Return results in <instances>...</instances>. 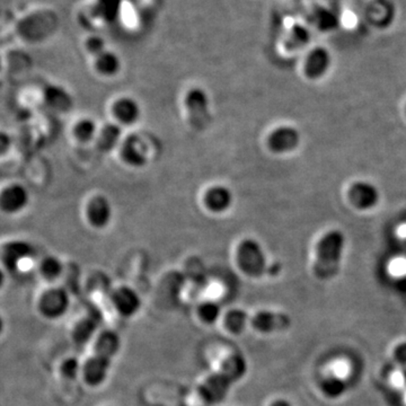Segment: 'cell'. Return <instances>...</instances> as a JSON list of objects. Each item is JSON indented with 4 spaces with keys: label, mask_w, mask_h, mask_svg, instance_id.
I'll return each mask as SVG.
<instances>
[{
    "label": "cell",
    "mask_w": 406,
    "mask_h": 406,
    "mask_svg": "<svg viewBox=\"0 0 406 406\" xmlns=\"http://www.w3.org/2000/svg\"><path fill=\"white\" fill-rule=\"evenodd\" d=\"M247 361L242 354L227 356L218 370L208 376L198 387V394L205 403H222L231 392V387L245 377Z\"/></svg>",
    "instance_id": "cell-1"
},
{
    "label": "cell",
    "mask_w": 406,
    "mask_h": 406,
    "mask_svg": "<svg viewBox=\"0 0 406 406\" xmlns=\"http://www.w3.org/2000/svg\"><path fill=\"white\" fill-rule=\"evenodd\" d=\"M121 348L120 336L106 330L99 336L93 356L84 365V379L92 387L102 385L108 377L112 361Z\"/></svg>",
    "instance_id": "cell-2"
},
{
    "label": "cell",
    "mask_w": 406,
    "mask_h": 406,
    "mask_svg": "<svg viewBox=\"0 0 406 406\" xmlns=\"http://www.w3.org/2000/svg\"><path fill=\"white\" fill-rule=\"evenodd\" d=\"M345 237L338 231L325 235L316 246L313 273L316 279L331 281L335 279L342 266Z\"/></svg>",
    "instance_id": "cell-3"
},
{
    "label": "cell",
    "mask_w": 406,
    "mask_h": 406,
    "mask_svg": "<svg viewBox=\"0 0 406 406\" xmlns=\"http://www.w3.org/2000/svg\"><path fill=\"white\" fill-rule=\"evenodd\" d=\"M236 263L240 271L249 278H261L270 271L263 247L253 238H245L238 244Z\"/></svg>",
    "instance_id": "cell-4"
},
{
    "label": "cell",
    "mask_w": 406,
    "mask_h": 406,
    "mask_svg": "<svg viewBox=\"0 0 406 406\" xmlns=\"http://www.w3.org/2000/svg\"><path fill=\"white\" fill-rule=\"evenodd\" d=\"M184 106L191 126L203 130L210 122V97L201 87H192L185 93Z\"/></svg>",
    "instance_id": "cell-5"
},
{
    "label": "cell",
    "mask_w": 406,
    "mask_h": 406,
    "mask_svg": "<svg viewBox=\"0 0 406 406\" xmlns=\"http://www.w3.org/2000/svg\"><path fill=\"white\" fill-rule=\"evenodd\" d=\"M249 325L253 330L262 334L284 333L291 328V317L279 310H259L249 319Z\"/></svg>",
    "instance_id": "cell-6"
},
{
    "label": "cell",
    "mask_w": 406,
    "mask_h": 406,
    "mask_svg": "<svg viewBox=\"0 0 406 406\" xmlns=\"http://www.w3.org/2000/svg\"><path fill=\"white\" fill-rule=\"evenodd\" d=\"M86 218L93 229H106L113 218L111 201L101 194L92 196L86 205Z\"/></svg>",
    "instance_id": "cell-7"
},
{
    "label": "cell",
    "mask_w": 406,
    "mask_h": 406,
    "mask_svg": "<svg viewBox=\"0 0 406 406\" xmlns=\"http://www.w3.org/2000/svg\"><path fill=\"white\" fill-rule=\"evenodd\" d=\"M234 202V193L224 184L212 185L203 194V205L211 214H225L233 207Z\"/></svg>",
    "instance_id": "cell-8"
},
{
    "label": "cell",
    "mask_w": 406,
    "mask_h": 406,
    "mask_svg": "<svg viewBox=\"0 0 406 406\" xmlns=\"http://www.w3.org/2000/svg\"><path fill=\"white\" fill-rule=\"evenodd\" d=\"M29 203V192L21 184H10L0 192V210L15 215L23 211Z\"/></svg>",
    "instance_id": "cell-9"
},
{
    "label": "cell",
    "mask_w": 406,
    "mask_h": 406,
    "mask_svg": "<svg viewBox=\"0 0 406 406\" xmlns=\"http://www.w3.org/2000/svg\"><path fill=\"white\" fill-rule=\"evenodd\" d=\"M69 297L62 288H53L44 292L40 300V310L45 317L58 319L67 312Z\"/></svg>",
    "instance_id": "cell-10"
},
{
    "label": "cell",
    "mask_w": 406,
    "mask_h": 406,
    "mask_svg": "<svg viewBox=\"0 0 406 406\" xmlns=\"http://www.w3.org/2000/svg\"><path fill=\"white\" fill-rule=\"evenodd\" d=\"M120 156L124 164L132 168H143L148 163L145 145L137 136H129L121 143Z\"/></svg>",
    "instance_id": "cell-11"
},
{
    "label": "cell",
    "mask_w": 406,
    "mask_h": 406,
    "mask_svg": "<svg viewBox=\"0 0 406 406\" xmlns=\"http://www.w3.org/2000/svg\"><path fill=\"white\" fill-rule=\"evenodd\" d=\"M299 143L298 132L291 126H279L270 132L266 139L269 150L275 154H286L295 150Z\"/></svg>",
    "instance_id": "cell-12"
},
{
    "label": "cell",
    "mask_w": 406,
    "mask_h": 406,
    "mask_svg": "<svg viewBox=\"0 0 406 406\" xmlns=\"http://www.w3.org/2000/svg\"><path fill=\"white\" fill-rule=\"evenodd\" d=\"M112 113L120 126H133L140 120L141 106L135 99L123 96L113 103Z\"/></svg>",
    "instance_id": "cell-13"
},
{
    "label": "cell",
    "mask_w": 406,
    "mask_h": 406,
    "mask_svg": "<svg viewBox=\"0 0 406 406\" xmlns=\"http://www.w3.org/2000/svg\"><path fill=\"white\" fill-rule=\"evenodd\" d=\"M332 64V56L325 48H315L308 53L304 64V71L308 78L317 79L328 73Z\"/></svg>",
    "instance_id": "cell-14"
},
{
    "label": "cell",
    "mask_w": 406,
    "mask_h": 406,
    "mask_svg": "<svg viewBox=\"0 0 406 406\" xmlns=\"http://www.w3.org/2000/svg\"><path fill=\"white\" fill-rule=\"evenodd\" d=\"M112 303L115 310L126 317H131L137 314L141 307L140 297L130 287L117 288L112 295Z\"/></svg>",
    "instance_id": "cell-15"
},
{
    "label": "cell",
    "mask_w": 406,
    "mask_h": 406,
    "mask_svg": "<svg viewBox=\"0 0 406 406\" xmlns=\"http://www.w3.org/2000/svg\"><path fill=\"white\" fill-rule=\"evenodd\" d=\"M396 10L391 0H374L367 8V18L377 29H386L394 21Z\"/></svg>",
    "instance_id": "cell-16"
},
{
    "label": "cell",
    "mask_w": 406,
    "mask_h": 406,
    "mask_svg": "<svg viewBox=\"0 0 406 406\" xmlns=\"http://www.w3.org/2000/svg\"><path fill=\"white\" fill-rule=\"evenodd\" d=\"M43 99L45 104L55 111L68 112L73 106V97L61 86H47L44 88Z\"/></svg>",
    "instance_id": "cell-17"
},
{
    "label": "cell",
    "mask_w": 406,
    "mask_h": 406,
    "mask_svg": "<svg viewBox=\"0 0 406 406\" xmlns=\"http://www.w3.org/2000/svg\"><path fill=\"white\" fill-rule=\"evenodd\" d=\"M123 0H95L92 5L94 17L104 24H112L120 16Z\"/></svg>",
    "instance_id": "cell-18"
},
{
    "label": "cell",
    "mask_w": 406,
    "mask_h": 406,
    "mask_svg": "<svg viewBox=\"0 0 406 406\" xmlns=\"http://www.w3.org/2000/svg\"><path fill=\"white\" fill-rule=\"evenodd\" d=\"M94 67L101 76L111 78V77L117 76V73H120L122 61H121L120 56L117 52L106 50L94 58Z\"/></svg>",
    "instance_id": "cell-19"
},
{
    "label": "cell",
    "mask_w": 406,
    "mask_h": 406,
    "mask_svg": "<svg viewBox=\"0 0 406 406\" xmlns=\"http://www.w3.org/2000/svg\"><path fill=\"white\" fill-rule=\"evenodd\" d=\"M122 139V128L119 123H108L102 126L97 135V148L101 152H111L115 147L119 146Z\"/></svg>",
    "instance_id": "cell-20"
},
{
    "label": "cell",
    "mask_w": 406,
    "mask_h": 406,
    "mask_svg": "<svg viewBox=\"0 0 406 406\" xmlns=\"http://www.w3.org/2000/svg\"><path fill=\"white\" fill-rule=\"evenodd\" d=\"M34 254V249L29 242H12L3 247V257L5 263L10 268H16L23 261L29 260Z\"/></svg>",
    "instance_id": "cell-21"
},
{
    "label": "cell",
    "mask_w": 406,
    "mask_h": 406,
    "mask_svg": "<svg viewBox=\"0 0 406 406\" xmlns=\"http://www.w3.org/2000/svg\"><path fill=\"white\" fill-rule=\"evenodd\" d=\"M314 25L321 32H334L341 25V17L334 9L328 7H317L312 14Z\"/></svg>",
    "instance_id": "cell-22"
},
{
    "label": "cell",
    "mask_w": 406,
    "mask_h": 406,
    "mask_svg": "<svg viewBox=\"0 0 406 406\" xmlns=\"http://www.w3.org/2000/svg\"><path fill=\"white\" fill-rule=\"evenodd\" d=\"M101 321H102V315L100 312L91 310V313L77 323L76 328L73 332V340L78 345H85L89 338H92L94 332L96 331Z\"/></svg>",
    "instance_id": "cell-23"
},
{
    "label": "cell",
    "mask_w": 406,
    "mask_h": 406,
    "mask_svg": "<svg viewBox=\"0 0 406 406\" xmlns=\"http://www.w3.org/2000/svg\"><path fill=\"white\" fill-rule=\"evenodd\" d=\"M350 200L360 209H368L369 207L376 205V202L378 201V193L370 184L359 183L351 187Z\"/></svg>",
    "instance_id": "cell-24"
},
{
    "label": "cell",
    "mask_w": 406,
    "mask_h": 406,
    "mask_svg": "<svg viewBox=\"0 0 406 406\" xmlns=\"http://www.w3.org/2000/svg\"><path fill=\"white\" fill-rule=\"evenodd\" d=\"M312 40V33L310 29H307L305 25L296 24L290 29L287 36L286 48L287 50L297 51L301 50L310 43Z\"/></svg>",
    "instance_id": "cell-25"
},
{
    "label": "cell",
    "mask_w": 406,
    "mask_h": 406,
    "mask_svg": "<svg viewBox=\"0 0 406 406\" xmlns=\"http://www.w3.org/2000/svg\"><path fill=\"white\" fill-rule=\"evenodd\" d=\"M99 131L100 128L97 126V123L89 117L79 120L73 126V136L77 140L84 143L96 139Z\"/></svg>",
    "instance_id": "cell-26"
},
{
    "label": "cell",
    "mask_w": 406,
    "mask_h": 406,
    "mask_svg": "<svg viewBox=\"0 0 406 406\" xmlns=\"http://www.w3.org/2000/svg\"><path fill=\"white\" fill-rule=\"evenodd\" d=\"M251 316L242 310H231L226 314L225 328L233 334H240L242 331L245 330L247 324H249Z\"/></svg>",
    "instance_id": "cell-27"
},
{
    "label": "cell",
    "mask_w": 406,
    "mask_h": 406,
    "mask_svg": "<svg viewBox=\"0 0 406 406\" xmlns=\"http://www.w3.org/2000/svg\"><path fill=\"white\" fill-rule=\"evenodd\" d=\"M62 270H64V266H62L61 261L56 256L45 257L42 260L41 266H40L42 275L48 280L58 278L59 275H61Z\"/></svg>",
    "instance_id": "cell-28"
},
{
    "label": "cell",
    "mask_w": 406,
    "mask_h": 406,
    "mask_svg": "<svg viewBox=\"0 0 406 406\" xmlns=\"http://www.w3.org/2000/svg\"><path fill=\"white\" fill-rule=\"evenodd\" d=\"M220 310L219 305L216 304L214 301H205L200 305L198 308V315L202 321H205L207 324H212L217 319H219Z\"/></svg>",
    "instance_id": "cell-29"
},
{
    "label": "cell",
    "mask_w": 406,
    "mask_h": 406,
    "mask_svg": "<svg viewBox=\"0 0 406 406\" xmlns=\"http://www.w3.org/2000/svg\"><path fill=\"white\" fill-rule=\"evenodd\" d=\"M85 48L87 52L95 58L101 53L108 50L106 49V42L102 36H92L86 40Z\"/></svg>",
    "instance_id": "cell-30"
},
{
    "label": "cell",
    "mask_w": 406,
    "mask_h": 406,
    "mask_svg": "<svg viewBox=\"0 0 406 406\" xmlns=\"http://www.w3.org/2000/svg\"><path fill=\"white\" fill-rule=\"evenodd\" d=\"M79 363L76 358L64 360L61 365V374L68 379H75L78 375Z\"/></svg>",
    "instance_id": "cell-31"
},
{
    "label": "cell",
    "mask_w": 406,
    "mask_h": 406,
    "mask_svg": "<svg viewBox=\"0 0 406 406\" xmlns=\"http://www.w3.org/2000/svg\"><path fill=\"white\" fill-rule=\"evenodd\" d=\"M10 145H12V140L9 135L0 130V156L5 155L8 152Z\"/></svg>",
    "instance_id": "cell-32"
},
{
    "label": "cell",
    "mask_w": 406,
    "mask_h": 406,
    "mask_svg": "<svg viewBox=\"0 0 406 406\" xmlns=\"http://www.w3.org/2000/svg\"><path fill=\"white\" fill-rule=\"evenodd\" d=\"M269 406H293L291 402L287 398H275V400H272Z\"/></svg>",
    "instance_id": "cell-33"
},
{
    "label": "cell",
    "mask_w": 406,
    "mask_h": 406,
    "mask_svg": "<svg viewBox=\"0 0 406 406\" xmlns=\"http://www.w3.org/2000/svg\"><path fill=\"white\" fill-rule=\"evenodd\" d=\"M3 272H1V270H0V286L3 284Z\"/></svg>",
    "instance_id": "cell-34"
},
{
    "label": "cell",
    "mask_w": 406,
    "mask_h": 406,
    "mask_svg": "<svg viewBox=\"0 0 406 406\" xmlns=\"http://www.w3.org/2000/svg\"><path fill=\"white\" fill-rule=\"evenodd\" d=\"M3 319L0 317V333H1V331H3Z\"/></svg>",
    "instance_id": "cell-35"
},
{
    "label": "cell",
    "mask_w": 406,
    "mask_h": 406,
    "mask_svg": "<svg viewBox=\"0 0 406 406\" xmlns=\"http://www.w3.org/2000/svg\"><path fill=\"white\" fill-rule=\"evenodd\" d=\"M0 69H1V58H0Z\"/></svg>",
    "instance_id": "cell-36"
}]
</instances>
